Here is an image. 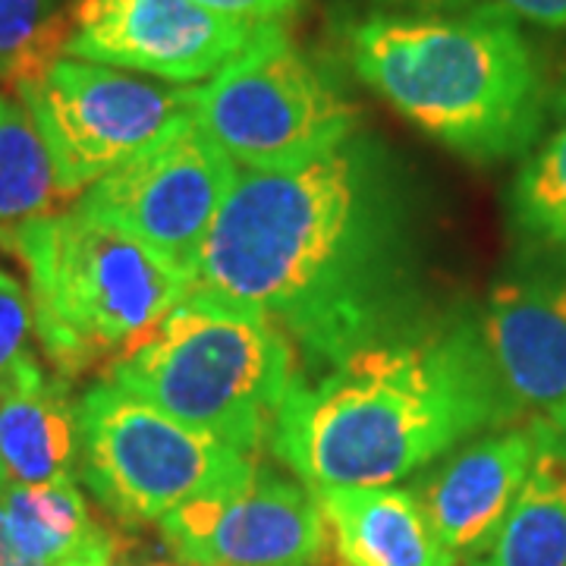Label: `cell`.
<instances>
[{
	"label": "cell",
	"instance_id": "obj_1",
	"mask_svg": "<svg viewBox=\"0 0 566 566\" xmlns=\"http://www.w3.org/2000/svg\"><path fill=\"white\" fill-rule=\"evenodd\" d=\"M189 274L281 327L300 371L431 318L400 164L359 129L296 167L240 170Z\"/></svg>",
	"mask_w": 566,
	"mask_h": 566
},
{
	"label": "cell",
	"instance_id": "obj_15",
	"mask_svg": "<svg viewBox=\"0 0 566 566\" xmlns=\"http://www.w3.org/2000/svg\"><path fill=\"white\" fill-rule=\"evenodd\" d=\"M340 566H460L412 488H308Z\"/></svg>",
	"mask_w": 566,
	"mask_h": 566
},
{
	"label": "cell",
	"instance_id": "obj_10",
	"mask_svg": "<svg viewBox=\"0 0 566 566\" xmlns=\"http://www.w3.org/2000/svg\"><path fill=\"white\" fill-rule=\"evenodd\" d=\"M158 526L186 566H324L327 551L315 494L262 463L189 497Z\"/></svg>",
	"mask_w": 566,
	"mask_h": 566
},
{
	"label": "cell",
	"instance_id": "obj_17",
	"mask_svg": "<svg viewBox=\"0 0 566 566\" xmlns=\"http://www.w3.org/2000/svg\"><path fill=\"white\" fill-rule=\"evenodd\" d=\"M535 460L491 545L465 566H566V434L532 422Z\"/></svg>",
	"mask_w": 566,
	"mask_h": 566
},
{
	"label": "cell",
	"instance_id": "obj_2",
	"mask_svg": "<svg viewBox=\"0 0 566 566\" xmlns=\"http://www.w3.org/2000/svg\"><path fill=\"white\" fill-rule=\"evenodd\" d=\"M520 416L482 315L450 312L296 371L271 450L305 488H381Z\"/></svg>",
	"mask_w": 566,
	"mask_h": 566
},
{
	"label": "cell",
	"instance_id": "obj_16",
	"mask_svg": "<svg viewBox=\"0 0 566 566\" xmlns=\"http://www.w3.org/2000/svg\"><path fill=\"white\" fill-rule=\"evenodd\" d=\"M13 547L35 566H111L120 538L104 528L73 479L51 485H0Z\"/></svg>",
	"mask_w": 566,
	"mask_h": 566
},
{
	"label": "cell",
	"instance_id": "obj_7",
	"mask_svg": "<svg viewBox=\"0 0 566 566\" xmlns=\"http://www.w3.org/2000/svg\"><path fill=\"white\" fill-rule=\"evenodd\" d=\"M76 422L82 485L126 526L161 523L189 497L259 463L107 378L82 394Z\"/></svg>",
	"mask_w": 566,
	"mask_h": 566
},
{
	"label": "cell",
	"instance_id": "obj_23",
	"mask_svg": "<svg viewBox=\"0 0 566 566\" xmlns=\"http://www.w3.org/2000/svg\"><path fill=\"white\" fill-rule=\"evenodd\" d=\"M520 20L566 32V0H494Z\"/></svg>",
	"mask_w": 566,
	"mask_h": 566
},
{
	"label": "cell",
	"instance_id": "obj_5",
	"mask_svg": "<svg viewBox=\"0 0 566 566\" xmlns=\"http://www.w3.org/2000/svg\"><path fill=\"white\" fill-rule=\"evenodd\" d=\"M296 371L300 353L281 327L196 290L104 368L107 381L249 457L271 447Z\"/></svg>",
	"mask_w": 566,
	"mask_h": 566
},
{
	"label": "cell",
	"instance_id": "obj_12",
	"mask_svg": "<svg viewBox=\"0 0 566 566\" xmlns=\"http://www.w3.org/2000/svg\"><path fill=\"white\" fill-rule=\"evenodd\" d=\"M482 331L513 400L566 434V245L528 243L491 286Z\"/></svg>",
	"mask_w": 566,
	"mask_h": 566
},
{
	"label": "cell",
	"instance_id": "obj_25",
	"mask_svg": "<svg viewBox=\"0 0 566 566\" xmlns=\"http://www.w3.org/2000/svg\"><path fill=\"white\" fill-rule=\"evenodd\" d=\"M0 566H35V564H29L20 551L13 547V542H10V535H7V523H3V506H0Z\"/></svg>",
	"mask_w": 566,
	"mask_h": 566
},
{
	"label": "cell",
	"instance_id": "obj_13",
	"mask_svg": "<svg viewBox=\"0 0 566 566\" xmlns=\"http://www.w3.org/2000/svg\"><path fill=\"white\" fill-rule=\"evenodd\" d=\"M535 460V431L497 428L428 465L412 494L428 526L457 557H479L506 520Z\"/></svg>",
	"mask_w": 566,
	"mask_h": 566
},
{
	"label": "cell",
	"instance_id": "obj_21",
	"mask_svg": "<svg viewBox=\"0 0 566 566\" xmlns=\"http://www.w3.org/2000/svg\"><path fill=\"white\" fill-rule=\"evenodd\" d=\"M32 334H35V318H32L29 290L0 268V385L20 368L22 359L32 356L29 349Z\"/></svg>",
	"mask_w": 566,
	"mask_h": 566
},
{
	"label": "cell",
	"instance_id": "obj_24",
	"mask_svg": "<svg viewBox=\"0 0 566 566\" xmlns=\"http://www.w3.org/2000/svg\"><path fill=\"white\" fill-rule=\"evenodd\" d=\"M375 7V13H412V10H438L460 0H365Z\"/></svg>",
	"mask_w": 566,
	"mask_h": 566
},
{
	"label": "cell",
	"instance_id": "obj_18",
	"mask_svg": "<svg viewBox=\"0 0 566 566\" xmlns=\"http://www.w3.org/2000/svg\"><path fill=\"white\" fill-rule=\"evenodd\" d=\"M63 202L54 164L22 102L0 92V237Z\"/></svg>",
	"mask_w": 566,
	"mask_h": 566
},
{
	"label": "cell",
	"instance_id": "obj_8",
	"mask_svg": "<svg viewBox=\"0 0 566 566\" xmlns=\"http://www.w3.org/2000/svg\"><path fill=\"white\" fill-rule=\"evenodd\" d=\"M17 95L48 145L61 199L82 196L192 114L189 85L76 57H57Z\"/></svg>",
	"mask_w": 566,
	"mask_h": 566
},
{
	"label": "cell",
	"instance_id": "obj_3",
	"mask_svg": "<svg viewBox=\"0 0 566 566\" xmlns=\"http://www.w3.org/2000/svg\"><path fill=\"white\" fill-rule=\"evenodd\" d=\"M356 80L472 164L526 155L566 107V88L520 17L494 0L365 13L344 29Z\"/></svg>",
	"mask_w": 566,
	"mask_h": 566
},
{
	"label": "cell",
	"instance_id": "obj_6",
	"mask_svg": "<svg viewBox=\"0 0 566 566\" xmlns=\"http://www.w3.org/2000/svg\"><path fill=\"white\" fill-rule=\"evenodd\" d=\"M192 117L245 170H283L312 161L359 129V107L322 63L268 25L218 76L189 85Z\"/></svg>",
	"mask_w": 566,
	"mask_h": 566
},
{
	"label": "cell",
	"instance_id": "obj_14",
	"mask_svg": "<svg viewBox=\"0 0 566 566\" xmlns=\"http://www.w3.org/2000/svg\"><path fill=\"white\" fill-rule=\"evenodd\" d=\"M80 422L70 381L48 375L32 353L0 385V485H51L73 479Z\"/></svg>",
	"mask_w": 566,
	"mask_h": 566
},
{
	"label": "cell",
	"instance_id": "obj_22",
	"mask_svg": "<svg viewBox=\"0 0 566 566\" xmlns=\"http://www.w3.org/2000/svg\"><path fill=\"white\" fill-rule=\"evenodd\" d=\"M205 10L243 22H286L303 10V0H192Z\"/></svg>",
	"mask_w": 566,
	"mask_h": 566
},
{
	"label": "cell",
	"instance_id": "obj_19",
	"mask_svg": "<svg viewBox=\"0 0 566 566\" xmlns=\"http://www.w3.org/2000/svg\"><path fill=\"white\" fill-rule=\"evenodd\" d=\"M506 205L528 243L566 245V120L520 167Z\"/></svg>",
	"mask_w": 566,
	"mask_h": 566
},
{
	"label": "cell",
	"instance_id": "obj_9",
	"mask_svg": "<svg viewBox=\"0 0 566 566\" xmlns=\"http://www.w3.org/2000/svg\"><path fill=\"white\" fill-rule=\"evenodd\" d=\"M237 177V161L186 114L164 139L88 186L76 208L192 271Z\"/></svg>",
	"mask_w": 566,
	"mask_h": 566
},
{
	"label": "cell",
	"instance_id": "obj_20",
	"mask_svg": "<svg viewBox=\"0 0 566 566\" xmlns=\"http://www.w3.org/2000/svg\"><path fill=\"white\" fill-rule=\"evenodd\" d=\"M70 7L63 0H0V82L20 88L63 57Z\"/></svg>",
	"mask_w": 566,
	"mask_h": 566
},
{
	"label": "cell",
	"instance_id": "obj_4",
	"mask_svg": "<svg viewBox=\"0 0 566 566\" xmlns=\"http://www.w3.org/2000/svg\"><path fill=\"white\" fill-rule=\"evenodd\" d=\"M0 245L29 274L35 337L66 381L126 356L192 293L186 268L76 205L3 233Z\"/></svg>",
	"mask_w": 566,
	"mask_h": 566
},
{
	"label": "cell",
	"instance_id": "obj_11",
	"mask_svg": "<svg viewBox=\"0 0 566 566\" xmlns=\"http://www.w3.org/2000/svg\"><path fill=\"white\" fill-rule=\"evenodd\" d=\"M268 25L227 20L192 0H73L63 57L192 85L218 76Z\"/></svg>",
	"mask_w": 566,
	"mask_h": 566
}]
</instances>
